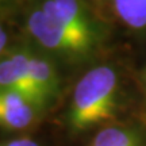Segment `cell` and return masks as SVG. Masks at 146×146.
Instances as JSON below:
<instances>
[{
    "instance_id": "1",
    "label": "cell",
    "mask_w": 146,
    "mask_h": 146,
    "mask_svg": "<svg viewBox=\"0 0 146 146\" xmlns=\"http://www.w3.org/2000/svg\"><path fill=\"white\" fill-rule=\"evenodd\" d=\"M119 72L110 64H99L78 78L65 111V126L78 135L115 120L120 106Z\"/></svg>"
},
{
    "instance_id": "2",
    "label": "cell",
    "mask_w": 146,
    "mask_h": 146,
    "mask_svg": "<svg viewBox=\"0 0 146 146\" xmlns=\"http://www.w3.org/2000/svg\"><path fill=\"white\" fill-rule=\"evenodd\" d=\"M46 110L15 91L0 89V129L7 131H25L41 119Z\"/></svg>"
},
{
    "instance_id": "3",
    "label": "cell",
    "mask_w": 146,
    "mask_h": 146,
    "mask_svg": "<svg viewBox=\"0 0 146 146\" xmlns=\"http://www.w3.org/2000/svg\"><path fill=\"white\" fill-rule=\"evenodd\" d=\"M115 18L131 31H146V0H111Z\"/></svg>"
},
{
    "instance_id": "4",
    "label": "cell",
    "mask_w": 146,
    "mask_h": 146,
    "mask_svg": "<svg viewBox=\"0 0 146 146\" xmlns=\"http://www.w3.org/2000/svg\"><path fill=\"white\" fill-rule=\"evenodd\" d=\"M87 146H145V142L135 129L108 125L102 127Z\"/></svg>"
},
{
    "instance_id": "5",
    "label": "cell",
    "mask_w": 146,
    "mask_h": 146,
    "mask_svg": "<svg viewBox=\"0 0 146 146\" xmlns=\"http://www.w3.org/2000/svg\"><path fill=\"white\" fill-rule=\"evenodd\" d=\"M29 0H0V18L5 19L7 16L21 12Z\"/></svg>"
},
{
    "instance_id": "6",
    "label": "cell",
    "mask_w": 146,
    "mask_h": 146,
    "mask_svg": "<svg viewBox=\"0 0 146 146\" xmlns=\"http://www.w3.org/2000/svg\"><path fill=\"white\" fill-rule=\"evenodd\" d=\"M11 46H12L11 33L5 26V19L0 18V58L8 52V49Z\"/></svg>"
},
{
    "instance_id": "7",
    "label": "cell",
    "mask_w": 146,
    "mask_h": 146,
    "mask_svg": "<svg viewBox=\"0 0 146 146\" xmlns=\"http://www.w3.org/2000/svg\"><path fill=\"white\" fill-rule=\"evenodd\" d=\"M0 146H42L38 141L30 137H19V138H14V139H8V141L0 143Z\"/></svg>"
},
{
    "instance_id": "8",
    "label": "cell",
    "mask_w": 146,
    "mask_h": 146,
    "mask_svg": "<svg viewBox=\"0 0 146 146\" xmlns=\"http://www.w3.org/2000/svg\"><path fill=\"white\" fill-rule=\"evenodd\" d=\"M87 1L102 18L106 14V11L110 8V3H111V0H87Z\"/></svg>"
},
{
    "instance_id": "9",
    "label": "cell",
    "mask_w": 146,
    "mask_h": 146,
    "mask_svg": "<svg viewBox=\"0 0 146 146\" xmlns=\"http://www.w3.org/2000/svg\"><path fill=\"white\" fill-rule=\"evenodd\" d=\"M143 81H145V89H146V70H145V76H143Z\"/></svg>"
}]
</instances>
